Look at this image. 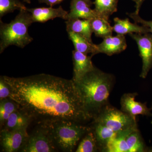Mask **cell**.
Segmentation results:
<instances>
[{"instance_id": "1", "label": "cell", "mask_w": 152, "mask_h": 152, "mask_svg": "<svg viewBox=\"0 0 152 152\" xmlns=\"http://www.w3.org/2000/svg\"><path fill=\"white\" fill-rule=\"evenodd\" d=\"M10 89L9 98L32 119L40 122L91 119L72 80L42 74L24 77L2 76Z\"/></svg>"}, {"instance_id": "2", "label": "cell", "mask_w": 152, "mask_h": 152, "mask_svg": "<svg viewBox=\"0 0 152 152\" xmlns=\"http://www.w3.org/2000/svg\"><path fill=\"white\" fill-rule=\"evenodd\" d=\"M114 81L113 75L104 72L95 67L79 80L74 82L91 119H94L109 103V95Z\"/></svg>"}, {"instance_id": "3", "label": "cell", "mask_w": 152, "mask_h": 152, "mask_svg": "<svg viewBox=\"0 0 152 152\" xmlns=\"http://www.w3.org/2000/svg\"><path fill=\"white\" fill-rule=\"evenodd\" d=\"M34 23L31 14L26 10L20 11L10 23L0 21V53L10 46L23 48L33 39L28 33L29 27Z\"/></svg>"}, {"instance_id": "4", "label": "cell", "mask_w": 152, "mask_h": 152, "mask_svg": "<svg viewBox=\"0 0 152 152\" xmlns=\"http://www.w3.org/2000/svg\"><path fill=\"white\" fill-rule=\"evenodd\" d=\"M42 124L48 129L57 148L64 152H72L82 137L92 129L66 120Z\"/></svg>"}, {"instance_id": "5", "label": "cell", "mask_w": 152, "mask_h": 152, "mask_svg": "<svg viewBox=\"0 0 152 152\" xmlns=\"http://www.w3.org/2000/svg\"><path fill=\"white\" fill-rule=\"evenodd\" d=\"M93 120L94 122L102 124L116 133L137 128L136 118L109 103L101 110Z\"/></svg>"}, {"instance_id": "6", "label": "cell", "mask_w": 152, "mask_h": 152, "mask_svg": "<svg viewBox=\"0 0 152 152\" xmlns=\"http://www.w3.org/2000/svg\"><path fill=\"white\" fill-rule=\"evenodd\" d=\"M56 148L48 130L42 124L39 129L29 136L20 151L51 152L56 151Z\"/></svg>"}, {"instance_id": "7", "label": "cell", "mask_w": 152, "mask_h": 152, "mask_svg": "<svg viewBox=\"0 0 152 152\" xmlns=\"http://www.w3.org/2000/svg\"><path fill=\"white\" fill-rule=\"evenodd\" d=\"M129 35L134 40L138 47L140 56L142 61V67L140 77H146L152 69V34L132 33Z\"/></svg>"}, {"instance_id": "8", "label": "cell", "mask_w": 152, "mask_h": 152, "mask_svg": "<svg viewBox=\"0 0 152 152\" xmlns=\"http://www.w3.org/2000/svg\"><path fill=\"white\" fill-rule=\"evenodd\" d=\"M27 128L1 131V145L2 151L15 152L21 151L29 137Z\"/></svg>"}, {"instance_id": "9", "label": "cell", "mask_w": 152, "mask_h": 152, "mask_svg": "<svg viewBox=\"0 0 152 152\" xmlns=\"http://www.w3.org/2000/svg\"><path fill=\"white\" fill-rule=\"evenodd\" d=\"M137 95V93L123 95L121 99V110L134 118L139 115L152 116L151 109L148 107L146 103L136 102L135 97Z\"/></svg>"}, {"instance_id": "10", "label": "cell", "mask_w": 152, "mask_h": 152, "mask_svg": "<svg viewBox=\"0 0 152 152\" xmlns=\"http://www.w3.org/2000/svg\"><path fill=\"white\" fill-rule=\"evenodd\" d=\"M96 46L98 54L102 53L112 56L124 51L127 45L125 35L117 34L104 38L102 42Z\"/></svg>"}, {"instance_id": "11", "label": "cell", "mask_w": 152, "mask_h": 152, "mask_svg": "<svg viewBox=\"0 0 152 152\" xmlns=\"http://www.w3.org/2000/svg\"><path fill=\"white\" fill-rule=\"evenodd\" d=\"M27 10L31 14L34 23H45L49 20L60 18L68 20V12L65 10L61 6L57 8L53 7L27 8Z\"/></svg>"}, {"instance_id": "12", "label": "cell", "mask_w": 152, "mask_h": 152, "mask_svg": "<svg viewBox=\"0 0 152 152\" xmlns=\"http://www.w3.org/2000/svg\"><path fill=\"white\" fill-rule=\"evenodd\" d=\"M92 56L83 53L75 50L72 51L74 82L79 80L86 74L95 68L92 62Z\"/></svg>"}, {"instance_id": "13", "label": "cell", "mask_w": 152, "mask_h": 152, "mask_svg": "<svg viewBox=\"0 0 152 152\" xmlns=\"http://www.w3.org/2000/svg\"><path fill=\"white\" fill-rule=\"evenodd\" d=\"M91 7L83 0H72L68 20L79 18L91 20L95 18H100L94 9L93 10Z\"/></svg>"}, {"instance_id": "14", "label": "cell", "mask_w": 152, "mask_h": 152, "mask_svg": "<svg viewBox=\"0 0 152 152\" xmlns=\"http://www.w3.org/2000/svg\"><path fill=\"white\" fill-rule=\"evenodd\" d=\"M114 26L113 31L118 34L125 35L132 33L146 34L151 33L149 28L145 26H140L137 23H131L129 18L121 19L118 18L114 19Z\"/></svg>"}, {"instance_id": "15", "label": "cell", "mask_w": 152, "mask_h": 152, "mask_svg": "<svg viewBox=\"0 0 152 152\" xmlns=\"http://www.w3.org/2000/svg\"><path fill=\"white\" fill-rule=\"evenodd\" d=\"M67 32H73L80 35L93 42L92 35L93 33L91 20L83 19H74L66 20Z\"/></svg>"}, {"instance_id": "16", "label": "cell", "mask_w": 152, "mask_h": 152, "mask_svg": "<svg viewBox=\"0 0 152 152\" xmlns=\"http://www.w3.org/2000/svg\"><path fill=\"white\" fill-rule=\"evenodd\" d=\"M92 129L96 139L99 151L106 152L109 143L115 137L117 133L102 124L94 122Z\"/></svg>"}, {"instance_id": "17", "label": "cell", "mask_w": 152, "mask_h": 152, "mask_svg": "<svg viewBox=\"0 0 152 152\" xmlns=\"http://www.w3.org/2000/svg\"><path fill=\"white\" fill-rule=\"evenodd\" d=\"M31 119L28 114L19 108L10 115L3 129L12 130L27 128Z\"/></svg>"}, {"instance_id": "18", "label": "cell", "mask_w": 152, "mask_h": 152, "mask_svg": "<svg viewBox=\"0 0 152 152\" xmlns=\"http://www.w3.org/2000/svg\"><path fill=\"white\" fill-rule=\"evenodd\" d=\"M67 33L69 39L72 42L75 50L86 55L91 53L92 56L97 54L96 45L77 33L71 31Z\"/></svg>"}, {"instance_id": "19", "label": "cell", "mask_w": 152, "mask_h": 152, "mask_svg": "<svg viewBox=\"0 0 152 152\" xmlns=\"http://www.w3.org/2000/svg\"><path fill=\"white\" fill-rule=\"evenodd\" d=\"M129 152H152V148L146 146L138 128L131 131L127 136Z\"/></svg>"}, {"instance_id": "20", "label": "cell", "mask_w": 152, "mask_h": 152, "mask_svg": "<svg viewBox=\"0 0 152 152\" xmlns=\"http://www.w3.org/2000/svg\"><path fill=\"white\" fill-rule=\"evenodd\" d=\"M118 0H95L94 10L99 16L109 20V18L118 11Z\"/></svg>"}, {"instance_id": "21", "label": "cell", "mask_w": 152, "mask_h": 152, "mask_svg": "<svg viewBox=\"0 0 152 152\" xmlns=\"http://www.w3.org/2000/svg\"><path fill=\"white\" fill-rule=\"evenodd\" d=\"M93 33L98 37L104 39L113 35V27L109 20L102 18H96L91 20Z\"/></svg>"}, {"instance_id": "22", "label": "cell", "mask_w": 152, "mask_h": 152, "mask_svg": "<svg viewBox=\"0 0 152 152\" xmlns=\"http://www.w3.org/2000/svg\"><path fill=\"white\" fill-rule=\"evenodd\" d=\"M136 128L130 130L117 133L115 137L109 143L106 152H129V146L126 138L128 134Z\"/></svg>"}, {"instance_id": "23", "label": "cell", "mask_w": 152, "mask_h": 152, "mask_svg": "<svg viewBox=\"0 0 152 152\" xmlns=\"http://www.w3.org/2000/svg\"><path fill=\"white\" fill-rule=\"evenodd\" d=\"M0 102V124L3 128L10 115L19 109L18 104L10 98L1 100Z\"/></svg>"}, {"instance_id": "24", "label": "cell", "mask_w": 152, "mask_h": 152, "mask_svg": "<svg viewBox=\"0 0 152 152\" xmlns=\"http://www.w3.org/2000/svg\"><path fill=\"white\" fill-rule=\"evenodd\" d=\"M99 150L94 132L92 129L87 133L76 150V152H94Z\"/></svg>"}, {"instance_id": "25", "label": "cell", "mask_w": 152, "mask_h": 152, "mask_svg": "<svg viewBox=\"0 0 152 152\" xmlns=\"http://www.w3.org/2000/svg\"><path fill=\"white\" fill-rule=\"evenodd\" d=\"M26 7L19 0H0V18L16 10H26Z\"/></svg>"}, {"instance_id": "26", "label": "cell", "mask_w": 152, "mask_h": 152, "mask_svg": "<svg viewBox=\"0 0 152 152\" xmlns=\"http://www.w3.org/2000/svg\"><path fill=\"white\" fill-rule=\"evenodd\" d=\"M130 18H131L135 23L137 24H140L142 26H145L149 28L151 33L152 34V20L147 21L142 19L139 15H137L134 13L127 14Z\"/></svg>"}, {"instance_id": "27", "label": "cell", "mask_w": 152, "mask_h": 152, "mask_svg": "<svg viewBox=\"0 0 152 152\" xmlns=\"http://www.w3.org/2000/svg\"><path fill=\"white\" fill-rule=\"evenodd\" d=\"M10 94V89L8 85L4 80L2 76L0 78V100L9 98Z\"/></svg>"}, {"instance_id": "28", "label": "cell", "mask_w": 152, "mask_h": 152, "mask_svg": "<svg viewBox=\"0 0 152 152\" xmlns=\"http://www.w3.org/2000/svg\"><path fill=\"white\" fill-rule=\"evenodd\" d=\"M40 3H45L47 5L51 7H53L56 5L59 4L64 0H37Z\"/></svg>"}, {"instance_id": "29", "label": "cell", "mask_w": 152, "mask_h": 152, "mask_svg": "<svg viewBox=\"0 0 152 152\" xmlns=\"http://www.w3.org/2000/svg\"><path fill=\"white\" fill-rule=\"evenodd\" d=\"M135 3L136 10L135 11L134 13L137 15H139V12H140V10L142 4H143L145 0H132Z\"/></svg>"}, {"instance_id": "30", "label": "cell", "mask_w": 152, "mask_h": 152, "mask_svg": "<svg viewBox=\"0 0 152 152\" xmlns=\"http://www.w3.org/2000/svg\"><path fill=\"white\" fill-rule=\"evenodd\" d=\"M86 2L90 6H91L93 4V2H92L91 0H83Z\"/></svg>"}, {"instance_id": "31", "label": "cell", "mask_w": 152, "mask_h": 152, "mask_svg": "<svg viewBox=\"0 0 152 152\" xmlns=\"http://www.w3.org/2000/svg\"><path fill=\"white\" fill-rule=\"evenodd\" d=\"M151 110H152V107H151Z\"/></svg>"}]
</instances>
